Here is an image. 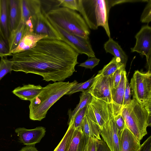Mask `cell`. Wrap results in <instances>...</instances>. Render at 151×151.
<instances>
[{
  "label": "cell",
  "mask_w": 151,
  "mask_h": 151,
  "mask_svg": "<svg viewBox=\"0 0 151 151\" xmlns=\"http://www.w3.org/2000/svg\"><path fill=\"white\" fill-rule=\"evenodd\" d=\"M79 54L64 42L43 38L33 48L12 54V70L42 76L46 81H63L75 71Z\"/></svg>",
  "instance_id": "6da1fadb"
},
{
  "label": "cell",
  "mask_w": 151,
  "mask_h": 151,
  "mask_svg": "<svg viewBox=\"0 0 151 151\" xmlns=\"http://www.w3.org/2000/svg\"><path fill=\"white\" fill-rule=\"evenodd\" d=\"M77 83L76 80L71 82L59 81L43 87L39 94L30 101V119L41 121L45 118L50 108Z\"/></svg>",
  "instance_id": "7a4b0ae2"
},
{
  "label": "cell",
  "mask_w": 151,
  "mask_h": 151,
  "mask_svg": "<svg viewBox=\"0 0 151 151\" xmlns=\"http://www.w3.org/2000/svg\"><path fill=\"white\" fill-rule=\"evenodd\" d=\"M78 10L89 28L97 29L103 27L110 37L108 24L109 10L113 6L112 0H77Z\"/></svg>",
  "instance_id": "3957f363"
},
{
  "label": "cell",
  "mask_w": 151,
  "mask_h": 151,
  "mask_svg": "<svg viewBox=\"0 0 151 151\" xmlns=\"http://www.w3.org/2000/svg\"><path fill=\"white\" fill-rule=\"evenodd\" d=\"M46 16L50 20L66 31L89 39V28L82 16L75 11L58 7L50 10Z\"/></svg>",
  "instance_id": "277c9868"
},
{
  "label": "cell",
  "mask_w": 151,
  "mask_h": 151,
  "mask_svg": "<svg viewBox=\"0 0 151 151\" xmlns=\"http://www.w3.org/2000/svg\"><path fill=\"white\" fill-rule=\"evenodd\" d=\"M121 113L126 128L140 141L147 134V127L151 126V112L132 99L129 104L122 106Z\"/></svg>",
  "instance_id": "5b68a950"
},
{
  "label": "cell",
  "mask_w": 151,
  "mask_h": 151,
  "mask_svg": "<svg viewBox=\"0 0 151 151\" xmlns=\"http://www.w3.org/2000/svg\"><path fill=\"white\" fill-rule=\"evenodd\" d=\"M133 99L151 112V72L135 71L129 84Z\"/></svg>",
  "instance_id": "8992f818"
},
{
  "label": "cell",
  "mask_w": 151,
  "mask_h": 151,
  "mask_svg": "<svg viewBox=\"0 0 151 151\" xmlns=\"http://www.w3.org/2000/svg\"><path fill=\"white\" fill-rule=\"evenodd\" d=\"M46 17L50 26L59 35L61 41L71 46L79 54H84L89 58L95 57L94 52L89 39L83 38L70 33Z\"/></svg>",
  "instance_id": "52a82bcc"
},
{
  "label": "cell",
  "mask_w": 151,
  "mask_h": 151,
  "mask_svg": "<svg viewBox=\"0 0 151 151\" xmlns=\"http://www.w3.org/2000/svg\"><path fill=\"white\" fill-rule=\"evenodd\" d=\"M113 87V75L104 76L98 73L91 85L88 90L94 97L108 104H114L111 90Z\"/></svg>",
  "instance_id": "ba28073f"
},
{
  "label": "cell",
  "mask_w": 151,
  "mask_h": 151,
  "mask_svg": "<svg viewBox=\"0 0 151 151\" xmlns=\"http://www.w3.org/2000/svg\"><path fill=\"white\" fill-rule=\"evenodd\" d=\"M89 105L93 112L100 130L112 116L120 112L122 107L115 104L107 103L93 96Z\"/></svg>",
  "instance_id": "9c48e42d"
},
{
  "label": "cell",
  "mask_w": 151,
  "mask_h": 151,
  "mask_svg": "<svg viewBox=\"0 0 151 151\" xmlns=\"http://www.w3.org/2000/svg\"><path fill=\"white\" fill-rule=\"evenodd\" d=\"M136 44L131 48L132 52H137L146 58L148 70L151 72V27L148 24L142 26L135 36Z\"/></svg>",
  "instance_id": "30bf717a"
},
{
  "label": "cell",
  "mask_w": 151,
  "mask_h": 151,
  "mask_svg": "<svg viewBox=\"0 0 151 151\" xmlns=\"http://www.w3.org/2000/svg\"><path fill=\"white\" fill-rule=\"evenodd\" d=\"M47 13L42 7L41 11L31 19L33 32L46 35L47 36L46 38L49 39L61 41L59 35L50 25L46 16Z\"/></svg>",
  "instance_id": "8fae6325"
},
{
  "label": "cell",
  "mask_w": 151,
  "mask_h": 151,
  "mask_svg": "<svg viewBox=\"0 0 151 151\" xmlns=\"http://www.w3.org/2000/svg\"><path fill=\"white\" fill-rule=\"evenodd\" d=\"M100 134L110 151H120V138L112 116L103 126Z\"/></svg>",
  "instance_id": "7c38bea8"
},
{
  "label": "cell",
  "mask_w": 151,
  "mask_h": 151,
  "mask_svg": "<svg viewBox=\"0 0 151 151\" xmlns=\"http://www.w3.org/2000/svg\"><path fill=\"white\" fill-rule=\"evenodd\" d=\"M83 135L87 138L101 139L100 134V128L92 109L87 105L81 127Z\"/></svg>",
  "instance_id": "4fadbf2b"
},
{
  "label": "cell",
  "mask_w": 151,
  "mask_h": 151,
  "mask_svg": "<svg viewBox=\"0 0 151 151\" xmlns=\"http://www.w3.org/2000/svg\"><path fill=\"white\" fill-rule=\"evenodd\" d=\"M20 141L24 145H35L39 142L44 136L45 128L38 127L32 129H27L24 127H19L15 130Z\"/></svg>",
  "instance_id": "5bb4252c"
},
{
  "label": "cell",
  "mask_w": 151,
  "mask_h": 151,
  "mask_svg": "<svg viewBox=\"0 0 151 151\" xmlns=\"http://www.w3.org/2000/svg\"><path fill=\"white\" fill-rule=\"evenodd\" d=\"M8 12L11 33L17 28L21 20V0H8Z\"/></svg>",
  "instance_id": "9a60e30c"
},
{
  "label": "cell",
  "mask_w": 151,
  "mask_h": 151,
  "mask_svg": "<svg viewBox=\"0 0 151 151\" xmlns=\"http://www.w3.org/2000/svg\"><path fill=\"white\" fill-rule=\"evenodd\" d=\"M41 0H21V20L25 23L40 12L42 9Z\"/></svg>",
  "instance_id": "2e32d148"
},
{
  "label": "cell",
  "mask_w": 151,
  "mask_h": 151,
  "mask_svg": "<svg viewBox=\"0 0 151 151\" xmlns=\"http://www.w3.org/2000/svg\"><path fill=\"white\" fill-rule=\"evenodd\" d=\"M47 37L45 35H39L28 31L25 34L18 46L10 52L13 54L30 49L36 45L39 40Z\"/></svg>",
  "instance_id": "e0dca14e"
},
{
  "label": "cell",
  "mask_w": 151,
  "mask_h": 151,
  "mask_svg": "<svg viewBox=\"0 0 151 151\" xmlns=\"http://www.w3.org/2000/svg\"><path fill=\"white\" fill-rule=\"evenodd\" d=\"M42 88L40 85L28 84L16 88L12 92L20 99L30 101L39 94Z\"/></svg>",
  "instance_id": "ac0fdd59"
},
{
  "label": "cell",
  "mask_w": 151,
  "mask_h": 151,
  "mask_svg": "<svg viewBox=\"0 0 151 151\" xmlns=\"http://www.w3.org/2000/svg\"><path fill=\"white\" fill-rule=\"evenodd\" d=\"M0 32L8 41L10 36L8 0H0Z\"/></svg>",
  "instance_id": "d6986e66"
},
{
  "label": "cell",
  "mask_w": 151,
  "mask_h": 151,
  "mask_svg": "<svg viewBox=\"0 0 151 151\" xmlns=\"http://www.w3.org/2000/svg\"><path fill=\"white\" fill-rule=\"evenodd\" d=\"M120 142V151H137L141 145L140 141L126 128L122 134Z\"/></svg>",
  "instance_id": "ffe728a7"
},
{
  "label": "cell",
  "mask_w": 151,
  "mask_h": 151,
  "mask_svg": "<svg viewBox=\"0 0 151 151\" xmlns=\"http://www.w3.org/2000/svg\"><path fill=\"white\" fill-rule=\"evenodd\" d=\"M104 48L106 52L112 54L114 57L119 59L121 63L125 66L128 60V57L118 43L111 37L104 45Z\"/></svg>",
  "instance_id": "44dd1931"
},
{
  "label": "cell",
  "mask_w": 151,
  "mask_h": 151,
  "mask_svg": "<svg viewBox=\"0 0 151 151\" xmlns=\"http://www.w3.org/2000/svg\"><path fill=\"white\" fill-rule=\"evenodd\" d=\"M30 30L25 24L21 20L17 28L11 32L9 40L10 52L15 49L26 33Z\"/></svg>",
  "instance_id": "7402d4cb"
},
{
  "label": "cell",
  "mask_w": 151,
  "mask_h": 151,
  "mask_svg": "<svg viewBox=\"0 0 151 151\" xmlns=\"http://www.w3.org/2000/svg\"><path fill=\"white\" fill-rule=\"evenodd\" d=\"M127 78L125 69L122 73L121 79L117 87L115 89L113 88L111 90L112 98L114 103L120 106H122L123 104Z\"/></svg>",
  "instance_id": "603a6c76"
},
{
  "label": "cell",
  "mask_w": 151,
  "mask_h": 151,
  "mask_svg": "<svg viewBox=\"0 0 151 151\" xmlns=\"http://www.w3.org/2000/svg\"><path fill=\"white\" fill-rule=\"evenodd\" d=\"M93 96L89 93L88 90L82 92L80 96L79 103L73 110L69 109L68 114L69 116L68 125L71 120H73L77 113L84 107L87 106L91 101Z\"/></svg>",
  "instance_id": "cb8c5ba5"
},
{
  "label": "cell",
  "mask_w": 151,
  "mask_h": 151,
  "mask_svg": "<svg viewBox=\"0 0 151 151\" xmlns=\"http://www.w3.org/2000/svg\"><path fill=\"white\" fill-rule=\"evenodd\" d=\"M68 129L62 140L53 151H68L72 139L75 129L73 120L68 124Z\"/></svg>",
  "instance_id": "d4e9b609"
},
{
  "label": "cell",
  "mask_w": 151,
  "mask_h": 151,
  "mask_svg": "<svg viewBox=\"0 0 151 151\" xmlns=\"http://www.w3.org/2000/svg\"><path fill=\"white\" fill-rule=\"evenodd\" d=\"M123 65L120 62V59L114 57L103 68L98 72V73L101 74L104 76L112 75L113 73Z\"/></svg>",
  "instance_id": "484cf974"
},
{
  "label": "cell",
  "mask_w": 151,
  "mask_h": 151,
  "mask_svg": "<svg viewBox=\"0 0 151 151\" xmlns=\"http://www.w3.org/2000/svg\"><path fill=\"white\" fill-rule=\"evenodd\" d=\"M95 78V76L93 75L92 78L85 82L76 84L71 88L66 95H70L78 92H83L87 90L91 85Z\"/></svg>",
  "instance_id": "4316f807"
},
{
  "label": "cell",
  "mask_w": 151,
  "mask_h": 151,
  "mask_svg": "<svg viewBox=\"0 0 151 151\" xmlns=\"http://www.w3.org/2000/svg\"><path fill=\"white\" fill-rule=\"evenodd\" d=\"M83 136L81 128L75 129L73 137L68 151H77Z\"/></svg>",
  "instance_id": "83f0119b"
},
{
  "label": "cell",
  "mask_w": 151,
  "mask_h": 151,
  "mask_svg": "<svg viewBox=\"0 0 151 151\" xmlns=\"http://www.w3.org/2000/svg\"><path fill=\"white\" fill-rule=\"evenodd\" d=\"M13 63L6 57H1L0 61V81L7 73L12 70Z\"/></svg>",
  "instance_id": "f1b7e54d"
},
{
  "label": "cell",
  "mask_w": 151,
  "mask_h": 151,
  "mask_svg": "<svg viewBox=\"0 0 151 151\" xmlns=\"http://www.w3.org/2000/svg\"><path fill=\"white\" fill-rule=\"evenodd\" d=\"M9 41L5 39L0 32V57L12 55Z\"/></svg>",
  "instance_id": "f546056e"
},
{
  "label": "cell",
  "mask_w": 151,
  "mask_h": 151,
  "mask_svg": "<svg viewBox=\"0 0 151 151\" xmlns=\"http://www.w3.org/2000/svg\"><path fill=\"white\" fill-rule=\"evenodd\" d=\"M113 119L118 135L120 138L123 131L126 128L124 120L121 112L116 115L113 116Z\"/></svg>",
  "instance_id": "4dcf8cb0"
},
{
  "label": "cell",
  "mask_w": 151,
  "mask_h": 151,
  "mask_svg": "<svg viewBox=\"0 0 151 151\" xmlns=\"http://www.w3.org/2000/svg\"><path fill=\"white\" fill-rule=\"evenodd\" d=\"M151 0H148L147 3L141 16L140 21L148 24L151 21Z\"/></svg>",
  "instance_id": "1f68e13d"
},
{
  "label": "cell",
  "mask_w": 151,
  "mask_h": 151,
  "mask_svg": "<svg viewBox=\"0 0 151 151\" xmlns=\"http://www.w3.org/2000/svg\"><path fill=\"white\" fill-rule=\"evenodd\" d=\"M87 106L78 111L74 118L73 120V124L75 129L81 128L82 121L85 114Z\"/></svg>",
  "instance_id": "d6a6232c"
},
{
  "label": "cell",
  "mask_w": 151,
  "mask_h": 151,
  "mask_svg": "<svg viewBox=\"0 0 151 151\" xmlns=\"http://www.w3.org/2000/svg\"><path fill=\"white\" fill-rule=\"evenodd\" d=\"M57 1L58 6H61L74 11L78 10L77 0H58Z\"/></svg>",
  "instance_id": "836d02e7"
},
{
  "label": "cell",
  "mask_w": 151,
  "mask_h": 151,
  "mask_svg": "<svg viewBox=\"0 0 151 151\" xmlns=\"http://www.w3.org/2000/svg\"><path fill=\"white\" fill-rule=\"evenodd\" d=\"M91 141V138H87L83 136L77 151H90Z\"/></svg>",
  "instance_id": "e575fe53"
},
{
  "label": "cell",
  "mask_w": 151,
  "mask_h": 151,
  "mask_svg": "<svg viewBox=\"0 0 151 151\" xmlns=\"http://www.w3.org/2000/svg\"><path fill=\"white\" fill-rule=\"evenodd\" d=\"M99 59L95 57H90L85 62L80 64L78 66L92 69L99 64Z\"/></svg>",
  "instance_id": "d590c367"
},
{
  "label": "cell",
  "mask_w": 151,
  "mask_h": 151,
  "mask_svg": "<svg viewBox=\"0 0 151 151\" xmlns=\"http://www.w3.org/2000/svg\"><path fill=\"white\" fill-rule=\"evenodd\" d=\"M125 66L122 65L117 69L113 74V87L115 89L118 85L122 77L123 71L125 69Z\"/></svg>",
  "instance_id": "8d00e7d4"
},
{
  "label": "cell",
  "mask_w": 151,
  "mask_h": 151,
  "mask_svg": "<svg viewBox=\"0 0 151 151\" xmlns=\"http://www.w3.org/2000/svg\"><path fill=\"white\" fill-rule=\"evenodd\" d=\"M131 93L129 84L127 78L125 81V89L122 106H124L130 102L131 100Z\"/></svg>",
  "instance_id": "74e56055"
},
{
  "label": "cell",
  "mask_w": 151,
  "mask_h": 151,
  "mask_svg": "<svg viewBox=\"0 0 151 151\" xmlns=\"http://www.w3.org/2000/svg\"><path fill=\"white\" fill-rule=\"evenodd\" d=\"M137 151H151V136H150L141 145Z\"/></svg>",
  "instance_id": "f35d334b"
},
{
  "label": "cell",
  "mask_w": 151,
  "mask_h": 151,
  "mask_svg": "<svg viewBox=\"0 0 151 151\" xmlns=\"http://www.w3.org/2000/svg\"><path fill=\"white\" fill-rule=\"evenodd\" d=\"M96 146V151H110L102 139L97 140Z\"/></svg>",
  "instance_id": "ab89813d"
},
{
  "label": "cell",
  "mask_w": 151,
  "mask_h": 151,
  "mask_svg": "<svg viewBox=\"0 0 151 151\" xmlns=\"http://www.w3.org/2000/svg\"><path fill=\"white\" fill-rule=\"evenodd\" d=\"M35 145H26L19 151H38L35 147Z\"/></svg>",
  "instance_id": "60d3db41"
}]
</instances>
